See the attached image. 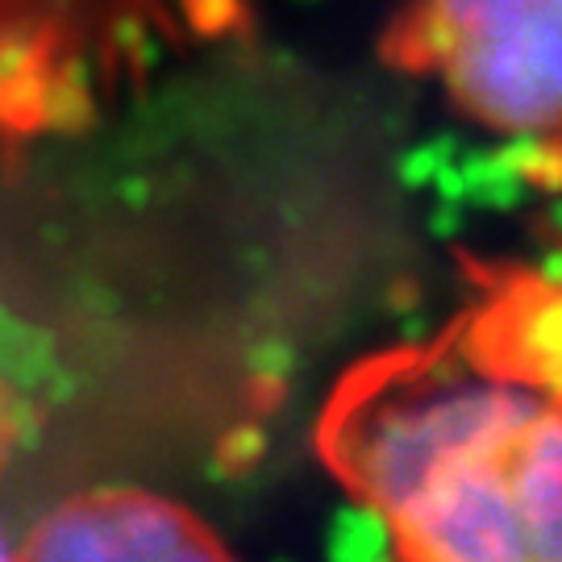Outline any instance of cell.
<instances>
[{
    "label": "cell",
    "instance_id": "cell-3",
    "mask_svg": "<svg viewBox=\"0 0 562 562\" xmlns=\"http://www.w3.org/2000/svg\"><path fill=\"white\" fill-rule=\"evenodd\" d=\"M222 554L225 542L192 508L142 487H101L59 501L18 546V559L38 562H162Z\"/></svg>",
    "mask_w": 562,
    "mask_h": 562
},
{
    "label": "cell",
    "instance_id": "cell-2",
    "mask_svg": "<svg viewBox=\"0 0 562 562\" xmlns=\"http://www.w3.org/2000/svg\"><path fill=\"white\" fill-rule=\"evenodd\" d=\"M392 55L487 134L562 155V0H408Z\"/></svg>",
    "mask_w": 562,
    "mask_h": 562
},
{
    "label": "cell",
    "instance_id": "cell-4",
    "mask_svg": "<svg viewBox=\"0 0 562 562\" xmlns=\"http://www.w3.org/2000/svg\"><path fill=\"white\" fill-rule=\"evenodd\" d=\"M0 559H18V546L4 538V521H0Z\"/></svg>",
    "mask_w": 562,
    "mask_h": 562
},
{
    "label": "cell",
    "instance_id": "cell-1",
    "mask_svg": "<svg viewBox=\"0 0 562 562\" xmlns=\"http://www.w3.org/2000/svg\"><path fill=\"white\" fill-rule=\"evenodd\" d=\"M322 454L404 559L562 562V362L487 301L355 367Z\"/></svg>",
    "mask_w": 562,
    "mask_h": 562
}]
</instances>
